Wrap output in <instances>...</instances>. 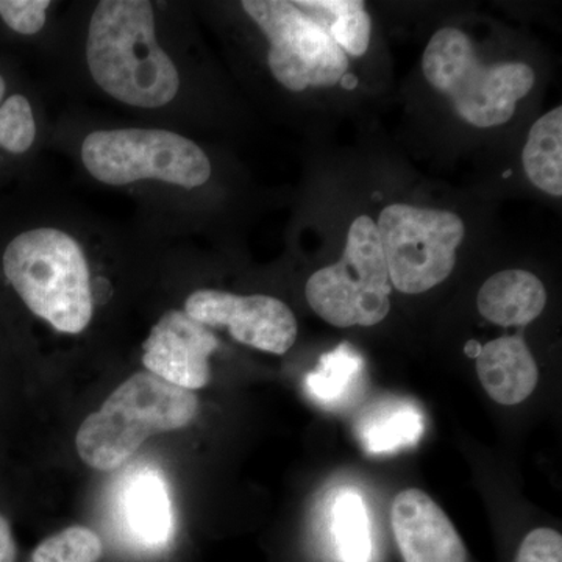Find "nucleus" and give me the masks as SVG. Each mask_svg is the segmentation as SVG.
Returning a JSON list of instances; mask_svg holds the SVG:
<instances>
[{
	"mask_svg": "<svg viewBox=\"0 0 562 562\" xmlns=\"http://www.w3.org/2000/svg\"><path fill=\"white\" fill-rule=\"evenodd\" d=\"M81 160L95 180L111 187L150 179L192 190L211 177L205 151L168 131L92 132L81 146Z\"/></svg>",
	"mask_w": 562,
	"mask_h": 562,
	"instance_id": "obj_6",
	"label": "nucleus"
},
{
	"mask_svg": "<svg viewBox=\"0 0 562 562\" xmlns=\"http://www.w3.org/2000/svg\"><path fill=\"white\" fill-rule=\"evenodd\" d=\"M476 373L487 395L501 405H519L539 382V369L522 336H502L484 344Z\"/></svg>",
	"mask_w": 562,
	"mask_h": 562,
	"instance_id": "obj_13",
	"label": "nucleus"
},
{
	"mask_svg": "<svg viewBox=\"0 0 562 562\" xmlns=\"http://www.w3.org/2000/svg\"><path fill=\"white\" fill-rule=\"evenodd\" d=\"M368 387V368L360 351L350 342L322 355L305 376V392L327 412H344L357 405Z\"/></svg>",
	"mask_w": 562,
	"mask_h": 562,
	"instance_id": "obj_16",
	"label": "nucleus"
},
{
	"mask_svg": "<svg viewBox=\"0 0 562 562\" xmlns=\"http://www.w3.org/2000/svg\"><path fill=\"white\" fill-rule=\"evenodd\" d=\"M198 413L194 392L138 372L85 419L76 436L77 452L95 471H116L150 436L180 430Z\"/></svg>",
	"mask_w": 562,
	"mask_h": 562,
	"instance_id": "obj_2",
	"label": "nucleus"
},
{
	"mask_svg": "<svg viewBox=\"0 0 562 562\" xmlns=\"http://www.w3.org/2000/svg\"><path fill=\"white\" fill-rule=\"evenodd\" d=\"M391 291L379 228L369 216L351 222L341 260L314 272L305 286L313 312L338 328L372 327L386 319Z\"/></svg>",
	"mask_w": 562,
	"mask_h": 562,
	"instance_id": "obj_5",
	"label": "nucleus"
},
{
	"mask_svg": "<svg viewBox=\"0 0 562 562\" xmlns=\"http://www.w3.org/2000/svg\"><path fill=\"white\" fill-rule=\"evenodd\" d=\"M241 5L271 43L269 69L286 90L330 88L346 76L349 57L295 2L244 0Z\"/></svg>",
	"mask_w": 562,
	"mask_h": 562,
	"instance_id": "obj_8",
	"label": "nucleus"
},
{
	"mask_svg": "<svg viewBox=\"0 0 562 562\" xmlns=\"http://www.w3.org/2000/svg\"><path fill=\"white\" fill-rule=\"evenodd\" d=\"M528 180L550 195H562V109L557 106L532 124L524 147Z\"/></svg>",
	"mask_w": 562,
	"mask_h": 562,
	"instance_id": "obj_17",
	"label": "nucleus"
},
{
	"mask_svg": "<svg viewBox=\"0 0 562 562\" xmlns=\"http://www.w3.org/2000/svg\"><path fill=\"white\" fill-rule=\"evenodd\" d=\"M424 432L425 416L420 406L402 397L380 398L366 408L355 424L358 442L373 457L412 449Z\"/></svg>",
	"mask_w": 562,
	"mask_h": 562,
	"instance_id": "obj_14",
	"label": "nucleus"
},
{
	"mask_svg": "<svg viewBox=\"0 0 562 562\" xmlns=\"http://www.w3.org/2000/svg\"><path fill=\"white\" fill-rule=\"evenodd\" d=\"M49 0H0V18L21 35H35L46 24Z\"/></svg>",
	"mask_w": 562,
	"mask_h": 562,
	"instance_id": "obj_22",
	"label": "nucleus"
},
{
	"mask_svg": "<svg viewBox=\"0 0 562 562\" xmlns=\"http://www.w3.org/2000/svg\"><path fill=\"white\" fill-rule=\"evenodd\" d=\"M217 346L220 341L209 327L184 312L171 310L144 341L143 362L158 379L194 392L209 384V360Z\"/></svg>",
	"mask_w": 562,
	"mask_h": 562,
	"instance_id": "obj_10",
	"label": "nucleus"
},
{
	"mask_svg": "<svg viewBox=\"0 0 562 562\" xmlns=\"http://www.w3.org/2000/svg\"><path fill=\"white\" fill-rule=\"evenodd\" d=\"M391 525L403 562H468V550L452 520L424 491L395 495Z\"/></svg>",
	"mask_w": 562,
	"mask_h": 562,
	"instance_id": "obj_11",
	"label": "nucleus"
},
{
	"mask_svg": "<svg viewBox=\"0 0 562 562\" xmlns=\"http://www.w3.org/2000/svg\"><path fill=\"white\" fill-rule=\"evenodd\" d=\"M314 21L319 22L335 43L351 57H362L371 43L372 21L364 2L357 0H316L295 2Z\"/></svg>",
	"mask_w": 562,
	"mask_h": 562,
	"instance_id": "obj_18",
	"label": "nucleus"
},
{
	"mask_svg": "<svg viewBox=\"0 0 562 562\" xmlns=\"http://www.w3.org/2000/svg\"><path fill=\"white\" fill-rule=\"evenodd\" d=\"M184 313L205 327H227L236 341L254 349L284 355L297 339V319L286 303L271 295L192 292Z\"/></svg>",
	"mask_w": 562,
	"mask_h": 562,
	"instance_id": "obj_9",
	"label": "nucleus"
},
{
	"mask_svg": "<svg viewBox=\"0 0 562 562\" xmlns=\"http://www.w3.org/2000/svg\"><path fill=\"white\" fill-rule=\"evenodd\" d=\"M516 562H562V536L552 528H536L525 536Z\"/></svg>",
	"mask_w": 562,
	"mask_h": 562,
	"instance_id": "obj_23",
	"label": "nucleus"
},
{
	"mask_svg": "<svg viewBox=\"0 0 562 562\" xmlns=\"http://www.w3.org/2000/svg\"><path fill=\"white\" fill-rule=\"evenodd\" d=\"M87 60L95 83L127 105L160 109L179 92V70L158 44L147 0L99 3L88 32Z\"/></svg>",
	"mask_w": 562,
	"mask_h": 562,
	"instance_id": "obj_1",
	"label": "nucleus"
},
{
	"mask_svg": "<svg viewBox=\"0 0 562 562\" xmlns=\"http://www.w3.org/2000/svg\"><path fill=\"white\" fill-rule=\"evenodd\" d=\"M392 288L424 294L449 279L465 236L458 214L394 203L376 222Z\"/></svg>",
	"mask_w": 562,
	"mask_h": 562,
	"instance_id": "obj_7",
	"label": "nucleus"
},
{
	"mask_svg": "<svg viewBox=\"0 0 562 562\" xmlns=\"http://www.w3.org/2000/svg\"><path fill=\"white\" fill-rule=\"evenodd\" d=\"M476 305L484 319L492 324L525 327L541 316L547 305V291L535 273L508 269L484 281Z\"/></svg>",
	"mask_w": 562,
	"mask_h": 562,
	"instance_id": "obj_15",
	"label": "nucleus"
},
{
	"mask_svg": "<svg viewBox=\"0 0 562 562\" xmlns=\"http://www.w3.org/2000/svg\"><path fill=\"white\" fill-rule=\"evenodd\" d=\"M330 531L339 561L371 562V519L360 492L346 487L335 495L330 509Z\"/></svg>",
	"mask_w": 562,
	"mask_h": 562,
	"instance_id": "obj_19",
	"label": "nucleus"
},
{
	"mask_svg": "<svg viewBox=\"0 0 562 562\" xmlns=\"http://www.w3.org/2000/svg\"><path fill=\"white\" fill-rule=\"evenodd\" d=\"M465 353L469 355V357L476 358L479 357L480 350H482V346H480L476 341H471L465 344Z\"/></svg>",
	"mask_w": 562,
	"mask_h": 562,
	"instance_id": "obj_25",
	"label": "nucleus"
},
{
	"mask_svg": "<svg viewBox=\"0 0 562 562\" xmlns=\"http://www.w3.org/2000/svg\"><path fill=\"white\" fill-rule=\"evenodd\" d=\"M102 553L103 543L98 532L74 525L44 539L31 562H99Z\"/></svg>",
	"mask_w": 562,
	"mask_h": 562,
	"instance_id": "obj_20",
	"label": "nucleus"
},
{
	"mask_svg": "<svg viewBox=\"0 0 562 562\" xmlns=\"http://www.w3.org/2000/svg\"><path fill=\"white\" fill-rule=\"evenodd\" d=\"M3 272L29 310L55 330L77 335L94 313L90 266L79 243L57 228L21 233L3 254Z\"/></svg>",
	"mask_w": 562,
	"mask_h": 562,
	"instance_id": "obj_3",
	"label": "nucleus"
},
{
	"mask_svg": "<svg viewBox=\"0 0 562 562\" xmlns=\"http://www.w3.org/2000/svg\"><path fill=\"white\" fill-rule=\"evenodd\" d=\"M422 69L430 87L450 99L458 116L479 128L506 124L517 102L535 87L530 66L516 61L483 65L469 36L453 27L431 36Z\"/></svg>",
	"mask_w": 562,
	"mask_h": 562,
	"instance_id": "obj_4",
	"label": "nucleus"
},
{
	"mask_svg": "<svg viewBox=\"0 0 562 562\" xmlns=\"http://www.w3.org/2000/svg\"><path fill=\"white\" fill-rule=\"evenodd\" d=\"M0 562H16V543L9 520L0 516Z\"/></svg>",
	"mask_w": 562,
	"mask_h": 562,
	"instance_id": "obj_24",
	"label": "nucleus"
},
{
	"mask_svg": "<svg viewBox=\"0 0 562 562\" xmlns=\"http://www.w3.org/2000/svg\"><path fill=\"white\" fill-rule=\"evenodd\" d=\"M5 90V80L0 77V147L11 154H24L35 140V117L24 95H10L2 103Z\"/></svg>",
	"mask_w": 562,
	"mask_h": 562,
	"instance_id": "obj_21",
	"label": "nucleus"
},
{
	"mask_svg": "<svg viewBox=\"0 0 562 562\" xmlns=\"http://www.w3.org/2000/svg\"><path fill=\"white\" fill-rule=\"evenodd\" d=\"M117 506L121 527L136 546L146 550H158L171 539V498L157 469H138L131 476L127 475Z\"/></svg>",
	"mask_w": 562,
	"mask_h": 562,
	"instance_id": "obj_12",
	"label": "nucleus"
}]
</instances>
